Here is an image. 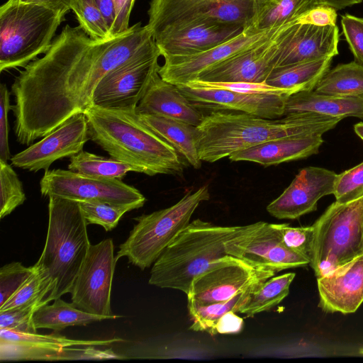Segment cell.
Returning a JSON list of instances; mask_svg holds the SVG:
<instances>
[{
	"label": "cell",
	"instance_id": "c3c4849f",
	"mask_svg": "<svg viewBox=\"0 0 363 363\" xmlns=\"http://www.w3.org/2000/svg\"><path fill=\"white\" fill-rule=\"evenodd\" d=\"M135 0H114L116 10L115 35L126 31L129 27V19Z\"/></svg>",
	"mask_w": 363,
	"mask_h": 363
},
{
	"label": "cell",
	"instance_id": "74e56055",
	"mask_svg": "<svg viewBox=\"0 0 363 363\" xmlns=\"http://www.w3.org/2000/svg\"><path fill=\"white\" fill-rule=\"evenodd\" d=\"M79 203L87 223L101 225L106 231L116 228L123 214L132 210L129 207L103 202Z\"/></svg>",
	"mask_w": 363,
	"mask_h": 363
},
{
	"label": "cell",
	"instance_id": "60d3db41",
	"mask_svg": "<svg viewBox=\"0 0 363 363\" xmlns=\"http://www.w3.org/2000/svg\"><path fill=\"white\" fill-rule=\"evenodd\" d=\"M34 265L25 267L13 262L0 269V307L2 306L33 274Z\"/></svg>",
	"mask_w": 363,
	"mask_h": 363
},
{
	"label": "cell",
	"instance_id": "7dc6e473",
	"mask_svg": "<svg viewBox=\"0 0 363 363\" xmlns=\"http://www.w3.org/2000/svg\"><path fill=\"white\" fill-rule=\"evenodd\" d=\"M244 321L234 311H228L223 315L216 323L213 335L216 334H234L240 333Z\"/></svg>",
	"mask_w": 363,
	"mask_h": 363
},
{
	"label": "cell",
	"instance_id": "f546056e",
	"mask_svg": "<svg viewBox=\"0 0 363 363\" xmlns=\"http://www.w3.org/2000/svg\"><path fill=\"white\" fill-rule=\"evenodd\" d=\"M108 319L77 308L72 303H68L60 298L54 300L51 305L39 307L33 315L36 329L48 328L55 331L64 330L72 325H86L94 322Z\"/></svg>",
	"mask_w": 363,
	"mask_h": 363
},
{
	"label": "cell",
	"instance_id": "83f0119b",
	"mask_svg": "<svg viewBox=\"0 0 363 363\" xmlns=\"http://www.w3.org/2000/svg\"><path fill=\"white\" fill-rule=\"evenodd\" d=\"M325 57L310 62L274 68L265 83L290 91L292 94L312 91L330 69L332 59Z\"/></svg>",
	"mask_w": 363,
	"mask_h": 363
},
{
	"label": "cell",
	"instance_id": "4fadbf2b",
	"mask_svg": "<svg viewBox=\"0 0 363 363\" xmlns=\"http://www.w3.org/2000/svg\"><path fill=\"white\" fill-rule=\"evenodd\" d=\"M160 55L157 48L109 72L94 91L93 105L106 108H137L159 71Z\"/></svg>",
	"mask_w": 363,
	"mask_h": 363
},
{
	"label": "cell",
	"instance_id": "5b68a950",
	"mask_svg": "<svg viewBox=\"0 0 363 363\" xmlns=\"http://www.w3.org/2000/svg\"><path fill=\"white\" fill-rule=\"evenodd\" d=\"M48 228L43 252L35 265L55 284L48 303L71 293L90 242L88 225L79 202L50 196Z\"/></svg>",
	"mask_w": 363,
	"mask_h": 363
},
{
	"label": "cell",
	"instance_id": "7c38bea8",
	"mask_svg": "<svg viewBox=\"0 0 363 363\" xmlns=\"http://www.w3.org/2000/svg\"><path fill=\"white\" fill-rule=\"evenodd\" d=\"M113 242L107 238L90 244L74 282L72 303L79 309L108 319L118 318L111 308V293L116 266Z\"/></svg>",
	"mask_w": 363,
	"mask_h": 363
},
{
	"label": "cell",
	"instance_id": "f6af8a7d",
	"mask_svg": "<svg viewBox=\"0 0 363 363\" xmlns=\"http://www.w3.org/2000/svg\"><path fill=\"white\" fill-rule=\"evenodd\" d=\"M11 93L6 85H0V160L7 162L10 159L9 144L8 113L11 109L10 104Z\"/></svg>",
	"mask_w": 363,
	"mask_h": 363
},
{
	"label": "cell",
	"instance_id": "9a60e30c",
	"mask_svg": "<svg viewBox=\"0 0 363 363\" xmlns=\"http://www.w3.org/2000/svg\"><path fill=\"white\" fill-rule=\"evenodd\" d=\"M122 341L124 340L118 337L102 340H74L54 334L40 335L0 329V360L79 359L81 347H75L106 346Z\"/></svg>",
	"mask_w": 363,
	"mask_h": 363
},
{
	"label": "cell",
	"instance_id": "db71d44e",
	"mask_svg": "<svg viewBox=\"0 0 363 363\" xmlns=\"http://www.w3.org/2000/svg\"><path fill=\"white\" fill-rule=\"evenodd\" d=\"M359 352L361 355L363 356V346L362 347L359 348Z\"/></svg>",
	"mask_w": 363,
	"mask_h": 363
},
{
	"label": "cell",
	"instance_id": "7a4b0ae2",
	"mask_svg": "<svg viewBox=\"0 0 363 363\" xmlns=\"http://www.w3.org/2000/svg\"><path fill=\"white\" fill-rule=\"evenodd\" d=\"M342 120L314 113H298L266 118L230 111L204 114L196 127V144L202 162H215L233 153L272 140L321 135Z\"/></svg>",
	"mask_w": 363,
	"mask_h": 363
},
{
	"label": "cell",
	"instance_id": "ba28073f",
	"mask_svg": "<svg viewBox=\"0 0 363 363\" xmlns=\"http://www.w3.org/2000/svg\"><path fill=\"white\" fill-rule=\"evenodd\" d=\"M310 266L317 278L327 275L362 252L363 196L331 203L313 224Z\"/></svg>",
	"mask_w": 363,
	"mask_h": 363
},
{
	"label": "cell",
	"instance_id": "f5cc1de1",
	"mask_svg": "<svg viewBox=\"0 0 363 363\" xmlns=\"http://www.w3.org/2000/svg\"><path fill=\"white\" fill-rule=\"evenodd\" d=\"M355 133L363 140V122H359L354 125Z\"/></svg>",
	"mask_w": 363,
	"mask_h": 363
},
{
	"label": "cell",
	"instance_id": "7402d4cb",
	"mask_svg": "<svg viewBox=\"0 0 363 363\" xmlns=\"http://www.w3.org/2000/svg\"><path fill=\"white\" fill-rule=\"evenodd\" d=\"M244 30V27L238 25L204 21L164 31L153 39L164 58L188 56L228 41Z\"/></svg>",
	"mask_w": 363,
	"mask_h": 363
},
{
	"label": "cell",
	"instance_id": "4316f807",
	"mask_svg": "<svg viewBox=\"0 0 363 363\" xmlns=\"http://www.w3.org/2000/svg\"><path fill=\"white\" fill-rule=\"evenodd\" d=\"M138 114L149 128L172 145L191 166L201 167L202 161L196 144V126L155 115Z\"/></svg>",
	"mask_w": 363,
	"mask_h": 363
},
{
	"label": "cell",
	"instance_id": "4dcf8cb0",
	"mask_svg": "<svg viewBox=\"0 0 363 363\" xmlns=\"http://www.w3.org/2000/svg\"><path fill=\"white\" fill-rule=\"evenodd\" d=\"M264 282L255 283L226 301L204 305L188 303L189 313L193 321L189 329L207 332L213 335V328L218 319L228 311L238 312L250 294Z\"/></svg>",
	"mask_w": 363,
	"mask_h": 363
},
{
	"label": "cell",
	"instance_id": "1f68e13d",
	"mask_svg": "<svg viewBox=\"0 0 363 363\" xmlns=\"http://www.w3.org/2000/svg\"><path fill=\"white\" fill-rule=\"evenodd\" d=\"M313 90L332 95H362L363 65L354 60L339 64L323 75Z\"/></svg>",
	"mask_w": 363,
	"mask_h": 363
},
{
	"label": "cell",
	"instance_id": "d6a6232c",
	"mask_svg": "<svg viewBox=\"0 0 363 363\" xmlns=\"http://www.w3.org/2000/svg\"><path fill=\"white\" fill-rule=\"evenodd\" d=\"M295 276L290 272L267 279L250 294L238 312L252 317L277 306L288 296Z\"/></svg>",
	"mask_w": 363,
	"mask_h": 363
},
{
	"label": "cell",
	"instance_id": "52a82bcc",
	"mask_svg": "<svg viewBox=\"0 0 363 363\" xmlns=\"http://www.w3.org/2000/svg\"><path fill=\"white\" fill-rule=\"evenodd\" d=\"M209 198L206 184L194 192L189 191L170 207L135 218L137 224L119 246L116 261L126 257L141 270L150 267L189 225L199 204Z\"/></svg>",
	"mask_w": 363,
	"mask_h": 363
},
{
	"label": "cell",
	"instance_id": "ac0fdd59",
	"mask_svg": "<svg viewBox=\"0 0 363 363\" xmlns=\"http://www.w3.org/2000/svg\"><path fill=\"white\" fill-rule=\"evenodd\" d=\"M282 26L264 31L246 28L239 35L206 51L188 56L165 57L158 73L171 84H186L213 65L272 37Z\"/></svg>",
	"mask_w": 363,
	"mask_h": 363
},
{
	"label": "cell",
	"instance_id": "603a6c76",
	"mask_svg": "<svg viewBox=\"0 0 363 363\" xmlns=\"http://www.w3.org/2000/svg\"><path fill=\"white\" fill-rule=\"evenodd\" d=\"M318 306L327 313H354L363 303V252L317 278Z\"/></svg>",
	"mask_w": 363,
	"mask_h": 363
},
{
	"label": "cell",
	"instance_id": "d6986e66",
	"mask_svg": "<svg viewBox=\"0 0 363 363\" xmlns=\"http://www.w3.org/2000/svg\"><path fill=\"white\" fill-rule=\"evenodd\" d=\"M182 93L199 109L244 112L266 118L284 116L286 94H248L213 88L177 85Z\"/></svg>",
	"mask_w": 363,
	"mask_h": 363
},
{
	"label": "cell",
	"instance_id": "f1b7e54d",
	"mask_svg": "<svg viewBox=\"0 0 363 363\" xmlns=\"http://www.w3.org/2000/svg\"><path fill=\"white\" fill-rule=\"evenodd\" d=\"M320 5L321 0H256L254 18L248 28L264 31L279 28Z\"/></svg>",
	"mask_w": 363,
	"mask_h": 363
},
{
	"label": "cell",
	"instance_id": "ee69618b",
	"mask_svg": "<svg viewBox=\"0 0 363 363\" xmlns=\"http://www.w3.org/2000/svg\"><path fill=\"white\" fill-rule=\"evenodd\" d=\"M341 25L354 61L363 65V18L345 13L342 16Z\"/></svg>",
	"mask_w": 363,
	"mask_h": 363
},
{
	"label": "cell",
	"instance_id": "8fae6325",
	"mask_svg": "<svg viewBox=\"0 0 363 363\" xmlns=\"http://www.w3.org/2000/svg\"><path fill=\"white\" fill-rule=\"evenodd\" d=\"M225 248L228 255L258 270L277 273L310 263L284 245L274 224L263 221L247 225L240 233L225 242Z\"/></svg>",
	"mask_w": 363,
	"mask_h": 363
},
{
	"label": "cell",
	"instance_id": "11a10c76",
	"mask_svg": "<svg viewBox=\"0 0 363 363\" xmlns=\"http://www.w3.org/2000/svg\"><path fill=\"white\" fill-rule=\"evenodd\" d=\"M362 252H363V228H362Z\"/></svg>",
	"mask_w": 363,
	"mask_h": 363
},
{
	"label": "cell",
	"instance_id": "2e32d148",
	"mask_svg": "<svg viewBox=\"0 0 363 363\" xmlns=\"http://www.w3.org/2000/svg\"><path fill=\"white\" fill-rule=\"evenodd\" d=\"M338 43L336 25L317 26L295 20L284 25L277 35L275 68L333 57L338 54Z\"/></svg>",
	"mask_w": 363,
	"mask_h": 363
},
{
	"label": "cell",
	"instance_id": "3957f363",
	"mask_svg": "<svg viewBox=\"0 0 363 363\" xmlns=\"http://www.w3.org/2000/svg\"><path fill=\"white\" fill-rule=\"evenodd\" d=\"M89 140L111 157L149 176L180 175V155L140 118L136 108H106L95 105L84 112Z\"/></svg>",
	"mask_w": 363,
	"mask_h": 363
},
{
	"label": "cell",
	"instance_id": "8d00e7d4",
	"mask_svg": "<svg viewBox=\"0 0 363 363\" xmlns=\"http://www.w3.org/2000/svg\"><path fill=\"white\" fill-rule=\"evenodd\" d=\"M72 10L79 26L94 39L113 38L95 0H76Z\"/></svg>",
	"mask_w": 363,
	"mask_h": 363
},
{
	"label": "cell",
	"instance_id": "b9f144b4",
	"mask_svg": "<svg viewBox=\"0 0 363 363\" xmlns=\"http://www.w3.org/2000/svg\"><path fill=\"white\" fill-rule=\"evenodd\" d=\"M40 305L0 311V329L23 333H37L33 323V315Z\"/></svg>",
	"mask_w": 363,
	"mask_h": 363
},
{
	"label": "cell",
	"instance_id": "e575fe53",
	"mask_svg": "<svg viewBox=\"0 0 363 363\" xmlns=\"http://www.w3.org/2000/svg\"><path fill=\"white\" fill-rule=\"evenodd\" d=\"M33 274L21 287L2 306L0 311L47 304L45 298L55 288V284L46 273L35 264Z\"/></svg>",
	"mask_w": 363,
	"mask_h": 363
},
{
	"label": "cell",
	"instance_id": "277c9868",
	"mask_svg": "<svg viewBox=\"0 0 363 363\" xmlns=\"http://www.w3.org/2000/svg\"><path fill=\"white\" fill-rule=\"evenodd\" d=\"M245 227L192 220L154 262L148 283L187 294L193 279L214 261L227 255L225 242Z\"/></svg>",
	"mask_w": 363,
	"mask_h": 363
},
{
	"label": "cell",
	"instance_id": "836d02e7",
	"mask_svg": "<svg viewBox=\"0 0 363 363\" xmlns=\"http://www.w3.org/2000/svg\"><path fill=\"white\" fill-rule=\"evenodd\" d=\"M69 162L68 169L93 177L122 179L129 172H139L134 166L84 150L69 157Z\"/></svg>",
	"mask_w": 363,
	"mask_h": 363
},
{
	"label": "cell",
	"instance_id": "484cf974",
	"mask_svg": "<svg viewBox=\"0 0 363 363\" xmlns=\"http://www.w3.org/2000/svg\"><path fill=\"white\" fill-rule=\"evenodd\" d=\"M305 112L342 119L347 117L363 119V94L339 96L312 90L300 91L287 98L284 116Z\"/></svg>",
	"mask_w": 363,
	"mask_h": 363
},
{
	"label": "cell",
	"instance_id": "6da1fadb",
	"mask_svg": "<svg viewBox=\"0 0 363 363\" xmlns=\"http://www.w3.org/2000/svg\"><path fill=\"white\" fill-rule=\"evenodd\" d=\"M155 48L150 30L140 23L108 39L66 25L45 55L27 65L11 86L17 141L30 145L84 113L106 74Z\"/></svg>",
	"mask_w": 363,
	"mask_h": 363
},
{
	"label": "cell",
	"instance_id": "9c48e42d",
	"mask_svg": "<svg viewBox=\"0 0 363 363\" xmlns=\"http://www.w3.org/2000/svg\"><path fill=\"white\" fill-rule=\"evenodd\" d=\"M256 0H152L146 25L152 38L188 24L211 21L250 27Z\"/></svg>",
	"mask_w": 363,
	"mask_h": 363
},
{
	"label": "cell",
	"instance_id": "30bf717a",
	"mask_svg": "<svg viewBox=\"0 0 363 363\" xmlns=\"http://www.w3.org/2000/svg\"><path fill=\"white\" fill-rule=\"evenodd\" d=\"M43 196H58L77 202H103L130 208L142 207L146 199L136 188L118 179L84 175L69 169L45 172L40 182Z\"/></svg>",
	"mask_w": 363,
	"mask_h": 363
},
{
	"label": "cell",
	"instance_id": "f35d334b",
	"mask_svg": "<svg viewBox=\"0 0 363 363\" xmlns=\"http://www.w3.org/2000/svg\"><path fill=\"white\" fill-rule=\"evenodd\" d=\"M335 201L346 203L363 196V162L337 174L333 189Z\"/></svg>",
	"mask_w": 363,
	"mask_h": 363
},
{
	"label": "cell",
	"instance_id": "44dd1931",
	"mask_svg": "<svg viewBox=\"0 0 363 363\" xmlns=\"http://www.w3.org/2000/svg\"><path fill=\"white\" fill-rule=\"evenodd\" d=\"M283 26L272 37L213 65L196 79L208 82L265 83L275 68L277 38Z\"/></svg>",
	"mask_w": 363,
	"mask_h": 363
},
{
	"label": "cell",
	"instance_id": "8992f818",
	"mask_svg": "<svg viewBox=\"0 0 363 363\" xmlns=\"http://www.w3.org/2000/svg\"><path fill=\"white\" fill-rule=\"evenodd\" d=\"M43 6L8 0L0 7V71L25 67L51 47L64 18Z\"/></svg>",
	"mask_w": 363,
	"mask_h": 363
},
{
	"label": "cell",
	"instance_id": "bcb514c9",
	"mask_svg": "<svg viewBox=\"0 0 363 363\" xmlns=\"http://www.w3.org/2000/svg\"><path fill=\"white\" fill-rule=\"evenodd\" d=\"M337 11L329 6L320 5L313 7L297 19L296 23L317 26L336 25Z\"/></svg>",
	"mask_w": 363,
	"mask_h": 363
},
{
	"label": "cell",
	"instance_id": "5bb4252c",
	"mask_svg": "<svg viewBox=\"0 0 363 363\" xmlns=\"http://www.w3.org/2000/svg\"><path fill=\"white\" fill-rule=\"evenodd\" d=\"M274 274L272 271L255 269L241 259L227 255L214 261L193 279L186 294L188 303L204 305L226 301Z\"/></svg>",
	"mask_w": 363,
	"mask_h": 363
},
{
	"label": "cell",
	"instance_id": "7bdbcfd3",
	"mask_svg": "<svg viewBox=\"0 0 363 363\" xmlns=\"http://www.w3.org/2000/svg\"><path fill=\"white\" fill-rule=\"evenodd\" d=\"M184 84L192 87L220 89L248 94H279L289 96L292 95V94L287 90L274 87L266 83L208 82L195 79Z\"/></svg>",
	"mask_w": 363,
	"mask_h": 363
},
{
	"label": "cell",
	"instance_id": "d590c367",
	"mask_svg": "<svg viewBox=\"0 0 363 363\" xmlns=\"http://www.w3.org/2000/svg\"><path fill=\"white\" fill-rule=\"evenodd\" d=\"M0 218L9 215L26 199L23 184L13 167L0 160Z\"/></svg>",
	"mask_w": 363,
	"mask_h": 363
},
{
	"label": "cell",
	"instance_id": "cb8c5ba5",
	"mask_svg": "<svg viewBox=\"0 0 363 363\" xmlns=\"http://www.w3.org/2000/svg\"><path fill=\"white\" fill-rule=\"evenodd\" d=\"M138 113L150 114L198 126L204 117L179 89L177 85L164 80L157 72L137 106Z\"/></svg>",
	"mask_w": 363,
	"mask_h": 363
},
{
	"label": "cell",
	"instance_id": "ffe728a7",
	"mask_svg": "<svg viewBox=\"0 0 363 363\" xmlns=\"http://www.w3.org/2000/svg\"><path fill=\"white\" fill-rule=\"evenodd\" d=\"M335 172L318 167L299 170L289 186L267 207L278 219H296L317 209L318 201L333 194Z\"/></svg>",
	"mask_w": 363,
	"mask_h": 363
},
{
	"label": "cell",
	"instance_id": "f907efd6",
	"mask_svg": "<svg viewBox=\"0 0 363 363\" xmlns=\"http://www.w3.org/2000/svg\"><path fill=\"white\" fill-rule=\"evenodd\" d=\"M24 3L35 4L47 7L57 13L65 15L72 10L76 0H19Z\"/></svg>",
	"mask_w": 363,
	"mask_h": 363
},
{
	"label": "cell",
	"instance_id": "816d5d0a",
	"mask_svg": "<svg viewBox=\"0 0 363 363\" xmlns=\"http://www.w3.org/2000/svg\"><path fill=\"white\" fill-rule=\"evenodd\" d=\"M363 0H321L323 5L329 6L336 11L359 4Z\"/></svg>",
	"mask_w": 363,
	"mask_h": 363
},
{
	"label": "cell",
	"instance_id": "d4e9b609",
	"mask_svg": "<svg viewBox=\"0 0 363 363\" xmlns=\"http://www.w3.org/2000/svg\"><path fill=\"white\" fill-rule=\"evenodd\" d=\"M323 143L321 135L280 138L238 151L228 158L267 167L315 155Z\"/></svg>",
	"mask_w": 363,
	"mask_h": 363
},
{
	"label": "cell",
	"instance_id": "681fc988",
	"mask_svg": "<svg viewBox=\"0 0 363 363\" xmlns=\"http://www.w3.org/2000/svg\"><path fill=\"white\" fill-rule=\"evenodd\" d=\"M100 10L109 32L112 36L114 34L116 23V10L114 0H95Z\"/></svg>",
	"mask_w": 363,
	"mask_h": 363
},
{
	"label": "cell",
	"instance_id": "ab89813d",
	"mask_svg": "<svg viewBox=\"0 0 363 363\" xmlns=\"http://www.w3.org/2000/svg\"><path fill=\"white\" fill-rule=\"evenodd\" d=\"M274 225L284 245L311 262L314 238L313 225L306 227H292L286 223Z\"/></svg>",
	"mask_w": 363,
	"mask_h": 363
},
{
	"label": "cell",
	"instance_id": "e0dca14e",
	"mask_svg": "<svg viewBox=\"0 0 363 363\" xmlns=\"http://www.w3.org/2000/svg\"><path fill=\"white\" fill-rule=\"evenodd\" d=\"M89 140L84 113L71 117L55 130L24 150L13 155V166L36 172L48 171L57 160L71 157L83 150Z\"/></svg>",
	"mask_w": 363,
	"mask_h": 363
}]
</instances>
